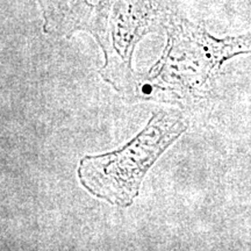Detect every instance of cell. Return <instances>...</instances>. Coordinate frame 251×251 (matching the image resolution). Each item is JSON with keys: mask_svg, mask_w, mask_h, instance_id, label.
Instances as JSON below:
<instances>
[{"mask_svg": "<svg viewBox=\"0 0 251 251\" xmlns=\"http://www.w3.org/2000/svg\"><path fill=\"white\" fill-rule=\"evenodd\" d=\"M166 46L148 74H140L136 101L183 103L202 96L222 64L251 52V36L216 39L176 13L166 24Z\"/></svg>", "mask_w": 251, "mask_h": 251, "instance_id": "1", "label": "cell"}, {"mask_svg": "<svg viewBox=\"0 0 251 251\" xmlns=\"http://www.w3.org/2000/svg\"><path fill=\"white\" fill-rule=\"evenodd\" d=\"M186 129L187 124L180 113H156L124 148L83 157L78 166L81 186L111 205L129 207L139 196L147 172Z\"/></svg>", "mask_w": 251, "mask_h": 251, "instance_id": "2", "label": "cell"}, {"mask_svg": "<svg viewBox=\"0 0 251 251\" xmlns=\"http://www.w3.org/2000/svg\"><path fill=\"white\" fill-rule=\"evenodd\" d=\"M176 12L175 0H99L89 33L101 47L103 80L128 101H136L140 74L131 67L135 49L150 33L165 28Z\"/></svg>", "mask_w": 251, "mask_h": 251, "instance_id": "3", "label": "cell"}, {"mask_svg": "<svg viewBox=\"0 0 251 251\" xmlns=\"http://www.w3.org/2000/svg\"><path fill=\"white\" fill-rule=\"evenodd\" d=\"M42 12L43 30L56 37H70L90 28L97 4L92 0H37Z\"/></svg>", "mask_w": 251, "mask_h": 251, "instance_id": "4", "label": "cell"}]
</instances>
